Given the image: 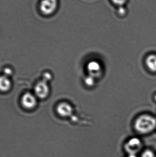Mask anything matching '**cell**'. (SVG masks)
Here are the masks:
<instances>
[{
    "label": "cell",
    "mask_w": 156,
    "mask_h": 157,
    "mask_svg": "<svg viewBox=\"0 0 156 157\" xmlns=\"http://www.w3.org/2000/svg\"><path fill=\"white\" fill-rule=\"evenodd\" d=\"M146 65L147 68L153 72L156 71V56L151 55L146 59Z\"/></svg>",
    "instance_id": "cell-7"
},
{
    "label": "cell",
    "mask_w": 156,
    "mask_h": 157,
    "mask_svg": "<svg viewBox=\"0 0 156 157\" xmlns=\"http://www.w3.org/2000/svg\"><path fill=\"white\" fill-rule=\"evenodd\" d=\"M142 142L140 139L136 137L131 138L125 146L126 151L130 154L136 155L142 148Z\"/></svg>",
    "instance_id": "cell-3"
},
{
    "label": "cell",
    "mask_w": 156,
    "mask_h": 157,
    "mask_svg": "<svg viewBox=\"0 0 156 157\" xmlns=\"http://www.w3.org/2000/svg\"><path fill=\"white\" fill-rule=\"evenodd\" d=\"M58 4V0H41L39 9L43 14L50 15L56 11Z\"/></svg>",
    "instance_id": "cell-2"
},
{
    "label": "cell",
    "mask_w": 156,
    "mask_h": 157,
    "mask_svg": "<svg viewBox=\"0 0 156 157\" xmlns=\"http://www.w3.org/2000/svg\"><path fill=\"white\" fill-rule=\"evenodd\" d=\"M128 157H137L136 155H134V154H130Z\"/></svg>",
    "instance_id": "cell-16"
},
{
    "label": "cell",
    "mask_w": 156,
    "mask_h": 157,
    "mask_svg": "<svg viewBox=\"0 0 156 157\" xmlns=\"http://www.w3.org/2000/svg\"><path fill=\"white\" fill-rule=\"evenodd\" d=\"M155 101H156V95L155 96Z\"/></svg>",
    "instance_id": "cell-17"
},
{
    "label": "cell",
    "mask_w": 156,
    "mask_h": 157,
    "mask_svg": "<svg viewBox=\"0 0 156 157\" xmlns=\"http://www.w3.org/2000/svg\"><path fill=\"white\" fill-rule=\"evenodd\" d=\"M126 9L123 6H119L118 10V13L120 15L123 16L126 13Z\"/></svg>",
    "instance_id": "cell-12"
},
{
    "label": "cell",
    "mask_w": 156,
    "mask_h": 157,
    "mask_svg": "<svg viewBox=\"0 0 156 157\" xmlns=\"http://www.w3.org/2000/svg\"><path fill=\"white\" fill-rule=\"evenodd\" d=\"M36 95L40 98H45L48 95L49 89L46 81L43 80L38 83L35 87Z\"/></svg>",
    "instance_id": "cell-4"
},
{
    "label": "cell",
    "mask_w": 156,
    "mask_h": 157,
    "mask_svg": "<svg viewBox=\"0 0 156 157\" xmlns=\"http://www.w3.org/2000/svg\"><path fill=\"white\" fill-rule=\"evenodd\" d=\"M51 78V75L49 73H45L43 76V80L47 82Z\"/></svg>",
    "instance_id": "cell-14"
},
{
    "label": "cell",
    "mask_w": 156,
    "mask_h": 157,
    "mask_svg": "<svg viewBox=\"0 0 156 157\" xmlns=\"http://www.w3.org/2000/svg\"><path fill=\"white\" fill-rule=\"evenodd\" d=\"M156 127V120L152 116L143 115L136 121L135 127L136 131L142 134H146L153 131Z\"/></svg>",
    "instance_id": "cell-1"
},
{
    "label": "cell",
    "mask_w": 156,
    "mask_h": 157,
    "mask_svg": "<svg viewBox=\"0 0 156 157\" xmlns=\"http://www.w3.org/2000/svg\"><path fill=\"white\" fill-rule=\"evenodd\" d=\"M142 157H154V154L151 150H146L142 154Z\"/></svg>",
    "instance_id": "cell-11"
},
{
    "label": "cell",
    "mask_w": 156,
    "mask_h": 157,
    "mask_svg": "<svg viewBox=\"0 0 156 157\" xmlns=\"http://www.w3.org/2000/svg\"><path fill=\"white\" fill-rule=\"evenodd\" d=\"M4 73L5 75H6L5 76H6V75H11L12 73V70L9 69V68L5 69V70H4Z\"/></svg>",
    "instance_id": "cell-15"
},
{
    "label": "cell",
    "mask_w": 156,
    "mask_h": 157,
    "mask_svg": "<svg viewBox=\"0 0 156 157\" xmlns=\"http://www.w3.org/2000/svg\"><path fill=\"white\" fill-rule=\"evenodd\" d=\"M85 83L88 86H93L94 84V79L92 77H89L85 79Z\"/></svg>",
    "instance_id": "cell-13"
},
{
    "label": "cell",
    "mask_w": 156,
    "mask_h": 157,
    "mask_svg": "<svg viewBox=\"0 0 156 157\" xmlns=\"http://www.w3.org/2000/svg\"><path fill=\"white\" fill-rule=\"evenodd\" d=\"M57 111L60 116L67 117L71 115L72 112V109L68 103L62 102L58 105Z\"/></svg>",
    "instance_id": "cell-6"
},
{
    "label": "cell",
    "mask_w": 156,
    "mask_h": 157,
    "mask_svg": "<svg viewBox=\"0 0 156 157\" xmlns=\"http://www.w3.org/2000/svg\"><path fill=\"white\" fill-rule=\"evenodd\" d=\"M0 85L2 91H7L11 87V82L6 76H2L1 78Z\"/></svg>",
    "instance_id": "cell-8"
},
{
    "label": "cell",
    "mask_w": 156,
    "mask_h": 157,
    "mask_svg": "<svg viewBox=\"0 0 156 157\" xmlns=\"http://www.w3.org/2000/svg\"><path fill=\"white\" fill-rule=\"evenodd\" d=\"M88 69L92 73H97L100 70V66L97 62H91L88 64Z\"/></svg>",
    "instance_id": "cell-9"
},
{
    "label": "cell",
    "mask_w": 156,
    "mask_h": 157,
    "mask_svg": "<svg viewBox=\"0 0 156 157\" xmlns=\"http://www.w3.org/2000/svg\"><path fill=\"white\" fill-rule=\"evenodd\" d=\"M22 104L26 109H33L36 105V98L33 94L27 92L22 97Z\"/></svg>",
    "instance_id": "cell-5"
},
{
    "label": "cell",
    "mask_w": 156,
    "mask_h": 157,
    "mask_svg": "<svg viewBox=\"0 0 156 157\" xmlns=\"http://www.w3.org/2000/svg\"><path fill=\"white\" fill-rule=\"evenodd\" d=\"M111 1L114 5L119 7L123 6L126 3L127 0H111Z\"/></svg>",
    "instance_id": "cell-10"
}]
</instances>
